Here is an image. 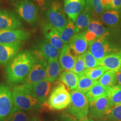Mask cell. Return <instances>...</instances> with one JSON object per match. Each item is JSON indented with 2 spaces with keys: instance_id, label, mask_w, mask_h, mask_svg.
I'll return each instance as SVG.
<instances>
[{
  "instance_id": "8",
  "label": "cell",
  "mask_w": 121,
  "mask_h": 121,
  "mask_svg": "<svg viewBox=\"0 0 121 121\" xmlns=\"http://www.w3.org/2000/svg\"><path fill=\"white\" fill-rule=\"evenodd\" d=\"M34 53L36 55L35 61L28 76L24 80V84L32 85L46 78L47 61L37 52Z\"/></svg>"
},
{
  "instance_id": "7",
  "label": "cell",
  "mask_w": 121,
  "mask_h": 121,
  "mask_svg": "<svg viewBox=\"0 0 121 121\" xmlns=\"http://www.w3.org/2000/svg\"><path fill=\"white\" fill-rule=\"evenodd\" d=\"M15 10L22 20L29 24H34L38 19V9L29 0H20L16 3Z\"/></svg>"
},
{
  "instance_id": "12",
  "label": "cell",
  "mask_w": 121,
  "mask_h": 121,
  "mask_svg": "<svg viewBox=\"0 0 121 121\" xmlns=\"http://www.w3.org/2000/svg\"><path fill=\"white\" fill-rule=\"evenodd\" d=\"M52 82L44 79L32 85L25 84L33 95L42 103H46L52 86Z\"/></svg>"
},
{
  "instance_id": "11",
  "label": "cell",
  "mask_w": 121,
  "mask_h": 121,
  "mask_svg": "<svg viewBox=\"0 0 121 121\" xmlns=\"http://www.w3.org/2000/svg\"><path fill=\"white\" fill-rule=\"evenodd\" d=\"M23 46V42L12 43H0V65L4 66L10 62L20 52Z\"/></svg>"
},
{
  "instance_id": "1",
  "label": "cell",
  "mask_w": 121,
  "mask_h": 121,
  "mask_svg": "<svg viewBox=\"0 0 121 121\" xmlns=\"http://www.w3.org/2000/svg\"><path fill=\"white\" fill-rule=\"evenodd\" d=\"M36 55L34 51L24 50L19 52L7 65L6 78L11 85H17L26 79L35 61Z\"/></svg>"
},
{
  "instance_id": "34",
  "label": "cell",
  "mask_w": 121,
  "mask_h": 121,
  "mask_svg": "<svg viewBox=\"0 0 121 121\" xmlns=\"http://www.w3.org/2000/svg\"><path fill=\"white\" fill-rule=\"evenodd\" d=\"M102 118L109 121L121 120V104L112 106Z\"/></svg>"
},
{
  "instance_id": "17",
  "label": "cell",
  "mask_w": 121,
  "mask_h": 121,
  "mask_svg": "<svg viewBox=\"0 0 121 121\" xmlns=\"http://www.w3.org/2000/svg\"><path fill=\"white\" fill-rule=\"evenodd\" d=\"M78 55L72 51L69 44H65L59 55V62L65 71H72Z\"/></svg>"
},
{
  "instance_id": "38",
  "label": "cell",
  "mask_w": 121,
  "mask_h": 121,
  "mask_svg": "<svg viewBox=\"0 0 121 121\" xmlns=\"http://www.w3.org/2000/svg\"><path fill=\"white\" fill-rule=\"evenodd\" d=\"M113 10L121 9V0H112Z\"/></svg>"
},
{
  "instance_id": "23",
  "label": "cell",
  "mask_w": 121,
  "mask_h": 121,
  "mask_svg": "<svg viewBox=\"0 0 121 121\" xmlns=\"http://www.w3.org/2000/svg\"><path fill=\"white\" fill-rule=\"evenodd\" d=\"M62 71L58 58L49 60L47 61L46 80L53 82L58 80Z\"/></svg>"
},
{
  "instance_id": "4",
  "label": "cell",
  "mask_w": 121,
  "mask_h": 121,
  "mask_svg": "<svg viewBox=\"0 0 121 121\" xmlns=\"http://www.w3.org/2000/svg\"><path fill=\"white\" fill-rule=\"evenodd\" d=\"M70 94L69 113L79 121L87 118L89 114V102L85 94L75 89L71 91Z\"/></svg>"
},
{
  "instance_id": "13",
  "label": "cell",
  "mask_w": 121,
  "mask_h": 121,
  "mask_svg": "<svg viewBox=\"0 0 121 121\" xmlns=\"http://www.w3.org/2000/svg\"><path fill=\"white\" fill-rule=\"evenodd\" d=\"M34 52H37L47 61L57 58L60 51L54 47L52 44L45 39H43L34 45Z\"/></svg>"
},
{
  "instance_id": "40",
  "label": "cell",
  "mask_w": 121,
  "mask_h": 121,
  "mask_svg": "<svg viewBox=\"0 0 121 121\" xmlns=\"http://www.w3.org/2000/svg\"><path fill=\"white\" fill-rule=\"evenodd\" d=\"M80 121H94V120L93 118H91V117H87V118H85L84 119L80 120Z\"/></svg>"
},
{
  "instance_id": "19",
  "label": "cell",
  "mask_w": 121,
  "mask_h": 121,
  "mask_svg": "<svg viewBox=\"0 0 121 121\" xmlns=\"http://www.w3.org/2000/svg\"><path fill=\"white\" fill-rule=\"evenodd\" d=\"M42 32L45 38L49 41L54 47L59 51H61L65 44L60 37V33L48 22L43 23L42 26Z\"/></svg>"
},
{
  "instance_id": "20",
  "label": "cell",
  "mask_w": 121,
  "mask_h": 121,
  "mask_svg": "<svg viewBox=\"0 0 121 121\" xmlns=\"http://www.w3.org/2000/svg\"><path fill=\"white\" fill-rule=\"evenodd\" d=\"M104 25L112 29H121V9L104 11L99 17Z\"/></svg>"
},
{
  "instance_id": "15",
  "label": "cell",
  "mask_w": 121,
  "mask_h": 121,
  "mask_svg": "<svg viewBox=\"0 0 121 121\" xmlns=\"http://www.w3.org/2000/svg\"><path fill=\"white\" fill-rule=\"evenodd\" d=\"M109 29L106 28L100 20L93 19L84 31L86 39L88 43H90L105 34Z\"/></svg>"
},
{
  "instance_id": "16",
  "label": "cell",
  "mask_w": 121,
  "mask_h": 121,
  "mask_svg": "<svg viewBox=\"0 0 121 121\" xmlns=\"http://www.w3.org/2000/svg\"><path fill=\"white\" fill-rule=\"evenodd\" d=\"M22 26V22L13 12L0 10V30L16 29Z\"/></svg>"
},
{
  "instance_id": "42",
  "label": "cell",
  "mask_w": 121,
  "mask_h": 121,
  "mask_svg": "<svg viewBox=\"0 0 121 121\" xmlns=\"http://www.w3.org/2000/svg\"><path fill=\"white\" fill-rule=\"evenodd\" d=\"M98 121H107V120H105V119H104L103 118H101V119H98ZM121 121V120H120V121Z\"/></svg>"
},
{
  "instance_id": "29",
  "label": "cell",
  "mask_w": 121,
  "mask_h": 121,
  "mask_svg": "<svg viewBox=\"0 0 121 121\" xmlns=\"http://www.w3.org/2000/svg\"><path fill=\"white\" fill-rule=\"evenodd\" d=\"M76 33L75 23L71 20L69 19L67 25L64 29L60 32V39L65 44H68Z\"/></svg>"
},
{
  "instance_id": "31",
  "label": "cell",
  "mask_w": 121,
  "mask_h": 121,
  "mask_svg": "<svg viewBox=\"0 0 121 121\" xmlns=\"http://www.w3.org/2000/svg\"><path fill=\"white\" fill-rule=\"evenodd\" d=\"M108 96L112 106L121 104V85L118 84L110 87Z\"/></svg>"
},
{
  "instance_id": "26",
  "label": "cell",
  "mask_w": 121,
  "mask_h": 121,
  "mask_svg": "<svg viewBox=\"0 0 121 121\" xmlns=\"http://www.w3.org/2000/svg\"><path fill=\"white\" fill-rule=\"evenodd\" d=\"M110 87L101 85L99 83L92 87L86 94L89 102L91 103L102 96L108 95Z\"/></svg>"
},
{
  "instance_id": "39",
  "label": "cell",
  "mask_w": 121,
  "mask_h": 121,
  "mask_svg": "<svg viewBox=\"0 0 121 121\" xmlns=\"http://www.w3.org/2000/svg\"><path fill=\"white\" fill-rule=\"evenodd\" d=\"M116 74H117V83L121 85V71H117L116 72Z\"/></svg>"
},
{
  "instance_id": "3",
  "label": "cell",
  "mask_w": 121,
  "mask_h": 121,
  "mask_svg": "<svg viewBox=\"0 0 121 121\" xmlns=\"http://www.w3.org/2000/svg\"><path fill=\"white\" fill-rule=\"evenodd\" d=\"M12 93L15 108L24 111L37 110L41 108L42 103L25 84L15 86Z\"/></svg>"
},
{
  "instance_id": "21",
  "label": "cell",
  "mask_w": 121,
  "mask_h": 121,
  "mask_svg": "<svg viewBox=\"0 0 121 121\" xmlns=\"http://www.w3.org/2000/svg\"><path fill=\"white\" fill-rule=\"evenodd\" d=\"M68 44L78 56L84 54L89 47V43L86 39L84 31L76 33Z\"/></svg>"
},
{
  "instance_id": "6",
  "label": "cell",
  "mask_w": 121,
  "mask_h": 121,
  "mask_svg": "<svg viewBox=\"0 0 121 121\" xmlns=\"http://www.w3.org/2000/svg\"><path fill=\"white\" fill-rule=\"evenodd\" d=\"M46 19L48 22L59 32H61L67 25L68 19L64 9L58 1H53L46 12Z\"/></svg>"
},
{
  "instance_id": "36",
  "label": "cell",
  "mask_w": 121,
  "mask_h": 121,
  "mask_svg": "<svg viewBox=\"0 0 121 121\" xmlns=\"http://www.w3.org/2000/svg\"><path fill=\"white\" fill-rule=\"evenodd\" d=\"M86 69V67L85 63L82 54L78 56L72 71L75 72L78 75L80 76L84 73Z\"/></svg>"
},
{
  "instance_id": "37",
  "label": "cell",
  "mask_w": 121,
  "mask_h": 121,
  "mask_svg": "<svg viewBox=\"0 0 121 121\" xmlns=\"http://www.w3.org/2000/svg\"><path fill=\"white\" fill-rule=\"evenodd\" d=\"M104 11L113 10L112 0H101Z\"/></svg>"
},
{
  "instance_id": "9",
  "label": "cell",
  "mask_w": 121,
  "mask_h": 121,
  "mask_svg": "<svg viewBox=\"0 0 121 121\" xmlns=\"http://www.w3.org/2000/svg\"><path fill=\"white\" fill-rule=\"evenodd\" d=\"M14 108L13 93L8 86L0 84V121L8 117Z\"/></svg>"
},
{
  "instance_id": "32",
  "label": "cell",
  "mask_w": 121,
  "mask_h": 121,
  "mask_svg": "<svg viewBox=\"0 0 121 121\" xmlns=\"http://www.w3.org/2000/svg\"><path fill=\"white\" fill-rule=\"evenodd\" d=\"M30 117L24 110L15 108L14 107L12 112L8 117L2 121H29Z\"/></svg>"
},
{
  "instance_id": "10",
  "label": "cell",
  "mask_w": 121,
  "mask_h": 121,
  "mask_svg": "<svg viewBox=\"0 0 121 121\" xmlns=\"http://www.w3.org/2000/svg\"><path fill=\"white\" fill-rule=\"evenodd\" d=\"M112 107L108 95L102 96L93 102L89 103V113L93 118H102Z\"/></svg>"
},
{
  "instance_id": "30",
  "label": "cell",
  "mask_w": 121,
  "mask_h": 121,
  "mask_svg": "<svg viewBox=\"0 0 121 121\" xmlns=\"http://www.w3.org/2000/svg\"><path fill=\"white\" fill-rule=\"evenodd\" d=\"M86 7L90 10L93 19L94 18H99L101 15L105 11L101 0H90L88 4H86Z\"/></svg>"
},
{
  "instance_id": "25",
  "label": "cell",
  "mask_w": 121,
  "mask_h": 121,
  "mask_svg": "<svg viewBox=\"0 0 121 121\" xmlns=\"http://www.w3.org/2000/svg\"><path fill=\"white\" fill-rule=\"evenodd\" d=\"M78 75L72 71H65L60 73L59 79L69 90L76 89L78 81Z\"/></svg>"
},
{
  "instance_id": "33",
  "label": "cell",
  "mask_w": 121,
  "mask_h": 121,
  "mask_svg": "<svg viewBox=\"0 0 121 121\" xmlns=\"http://www.w3.org/2000/svg\"><path fill=\"white\" fill-rule=\"evenodd\" d=\"M107 70L108 69H106L103 66L100 65L97 67L91 68V69H86L84 72V74H85L87 76L91 78L92 80L98 81V80Z\"/></svg>"
},
{
  "instance_id": "28",
  "label": "cell",
  "mask_w": 121,
  "mask_h": 121,
  "mask_svg": "<svg viewBox=\"0 0 121 121\" xmlns=\"http://www.w3.org/2000/svg\"><path fill=\"white\" fill-rule=\"evenodd\" d=\"M98 82L105 87H111L116 85L117 83L116 71L112 69L107 70L98 80Z\"/></svg>"
},
{
  "instance_id": "5",
  "label": "cell",
  "mask_w": 121,
  "mask_h": 121,
  "mask_svg": "<svg viewBox=\"0 0 121 121\" xmlns=\"http://www.w3.org/2000/svg\"><path fill=\"white\" fill-rule=\"evenodd\" d=\"M70 103L71 94L64 84L57 83L48 97V107L53 110H62L67 108Z\"/></svg>"
},
{
  "instance_id": "27",
  "label": "cell",
  "mask_w": 121,
  "mask_h": 121,
  "mask_svg": "<svg viewBox=\"0 0 121 121\" xmlns=\"http://www.w3.org/2000/svg\"><path fill=\"white\" fill-rule=\"evenodd\" d=\"M78 81L76 90L84 94H86L94 86L98 84L97 80H93L85 74L78 76Z\"/></svg>"
},
{
  "instance_id": "14",
  "label": "cell",
  "mask_w": 121,
  "mask_h": 121,
  "mask_svg": "<svg viewBox=\"0 0 121 121\" xmlns=\"http://www.w3.org/2000/svg\"><path fill=\"white\" fill-rule=\"evenodd\" d=\"M30 34L25 30L16 29L0 30V43H12L18 41H26Z\"/></svg>"
},
{
  "instance_id": "18",
  "label": "cell",
  "mask_w": 121,
  "mask_h": 121,
  "mask_svg": "<svg viewBox=\"0 0 121 121\" xmlns=\"http://www.w3.org/2000/svg\"><path fill=\"white\" fill-rule=\"evenodd\" d=\"M86 6V2L81 0H64V11L71 20L75 23L76 20Z\"/></svg>"
},
{
  "instance_id": "43",
  "label": "cell",
  "mask_w": 121,
  "mask_h": 121,
  "mask_svg": "<svg viewBox=\"0 0 121 121\" xmlns=\"http://www.w3.org/2000/svg\"><path fill=\"white\" fill-rule=\"evenodd\" d=\"M90 0H85V2H86V4H88V3L90 2Z\"/></svg>"
},
{
  "instance_id": "2",
  "label": "cell",
  "mask_w": 121,
  "mask_h": 121,
  "mask_svg": "<svg viewBox=\"0 0 121 121\" xmlns=\"http://www.w3.org/2000/svg\"><path fill=\"white\" fill-rule=\"evenodd\" d=\"M121 30L109 29L103 35L89 43V51L100 62L105 57L115 53L121 48Z\"/></svg>"
},
{
  "instance_id": "24",
  "label": "cell",
  "mask_w": 121,
  "mask_h": 121,
  "mask_svg": "<svg viewBox=\"0 0 121 121\" xmlns=\"http://www.w3.org/2000/svg\"><path fill=\"white\" fill-rule=\"evenodd\" d=\"M92 20H93V15L90 10L85 6L84 10L80 13L75 22L76 33L84 31Z\"/></svg>"
},
{
  "instance_id": "35",
  "label": "cell",
  "mask_w": 121,
  "mask_h": 121,
  "mask_svg": "<svg viewBox=\"0 0 121 121\" xmlns=\"http://www.w3.org/2000/svg\"><path fill=\"white\" fill-rule=\"evenodd\" d=\"M82 56L85 63L86 69L94 68L100 65V62L95 58L89 50L86 51L84 54H82Z\"/></svg>"
},
{
  "instance_id": "44",
  "label": "cell",
  "mask_w": 121,
  "mask_h": 121,
  "mask_svg": "<svg viewBox=\"0 0 121 121\" xmlns=\"http://www.w3.org/2000/svg\"><path fill=\"white\" fill-rule=\"evenodd\" d=\"M81 1H83V2H85V0H81Z\"/></svg>"
},
{
  "instance_id": "41",
  "label": "cell",
  "mask_w": 121,
  "mask_h": 121,
  "mask_svg": "<svg viewBox=\"0 0 121 121\" xmlns=\"http://www.w3.org/2000/svg\"><path fill=\"white\" fill-rule=\"evenodd\" d=\"M29 121H40V118L38 117H34L31 119Z\"/></svg>"
},
{
  "instance_id": "22",
  "label": "cell",
  "mask_w": 121,
  "mask_h": 121,
  "mask_svg": "<svg viewBox=\"0 0 121 121\" xmlns=\"http://www.w3.org/2000/svg\"><path fill=\"white\" fill-rule=\"evenodd\" d=\"M100 65L116 72L121 71V49L103 59L100 61Z\"/></svg>"
}]
</instances>
